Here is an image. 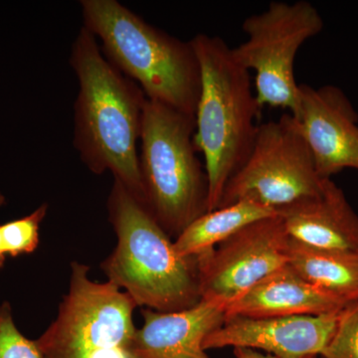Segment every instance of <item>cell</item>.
<instances>
[{
    "label": "cell",
    "instance_id": "6da1fadb",
    "mask_svg": "<svg viewBox=\"0 0 358 358\" xmlns=\"http://www.w3.org/2000/svg\"><path fill=\"white\" fill-rule=\"evenodd\" d=\"M70 65L79 84L74 105V147L92 173L114 180L145 204L138 143L147 96L103 55L98 39L82 26Z\"/></svg>",
    "mask_w": 358,
    "mask_h": 358
},
{
    "label": "cell",
    "instance_id": "7a4b0ae2",
    "mask_svg": "<svg viewBox=\"0 0 358 358\" xmlns=\"http://www.w3.org/2000/svg\"><path fill=\"white\" fill-rule=\"evenodd\" d=\"M107 207L117 237L100 265L108 282L128 293L138 308L174 313L199 305L197 257L179 256L147 205L120 181L113 183Z\"/></svg>",
    "mask_w": 358,
    "mask_h": 358
},
{
    "label": "cell",
    "instance_id": "3957f363",
    "mask_svg": "<svg viewBox=\"0 0 358 358\" xmlns=\"http://www.w3.org/2000/svg\"><path fill=\"white\" fill-rule=\"evenodd\" d=\"M190 41L201 76L194 143L204 157L212 211L218 208L228 181L249 157L262 108L250 71L235 60L232 48L221 37L199 33Z\"/></svg>",
    "mask_w": 358,
    "mask_h": 358
},
{
    "label": "cell",
    "instance_id": "277c9868",
    "mask_svg": "<svg viewBox=\"0 0 358 358\" xmlns=\"http://www.w3.org/2000/svg\"><path fill=\"white\" fill-rule=\"evenodd\" d=\"M86 27L105 57L143 90L148 100L195 117L200 67L192 41L150 24L117 0H81Z\"/></svg>",
    "mask_w": 358,
    "mask_h": 358
},
{
    "label": "cell",
    "instance_id": "5b68a950",
    "mask_svg": "<svg viewBox=\"0 0 358 358\" xmlns=\"http://www.w3.org/2000/svg\"><path fill=\"white\" fill-rule=\"evenodd\" d=\"M194 133L195 117L147 98L138 154L145 205L171 239L208 211Z\"/></svg>",
    "mask_w": 358,
    "mask_h": 358
},
{
    "label": "cell",
    "instance_id": "8992f818",
    "mask_svg": "<svg viewBox=\"0 0 358 358\" xmlns=\"http://www.w3.org/2000/svg\"><path fill=\"white\" fill-rule=\"evenodd\" d=\"M90 271L83 263H71L69 287L57 317L35 339L42 358H96L114 350L128 353L138 305L112 282L92 280Z\"/></svg>",
    "mask_w": 358,
    "mask_h": 358
},
{
    "label": "cell",
    "instance_id": "52a82bcc",
    "mask_svg": "<svg viewBox=\"0 0 358 358\" xmlns=\"http://www.w3.org/2000/svg\"><path fill=\"white\" fill-rule=\"evenodd\" d=\"M242 29L246 41L232 48L235 60L255 72V93L261 108H281L298 119L301 84L294 76L296 54L324 29V20L310 2L273 1L263 13L252 14Z\"/></svg>",
    "mask_w": 358,
    "mask_h": 358
},
{
    "label": "cell",
    "instance_id": "ba28073f",
    "mask_svg": "<svg viewBox=\"0 0 358 358\" xmlns=\"http://www.w3.org/2000/svg\"><path fill=\"white\" fill-rule=\"evenodd\" d=\"M320 178L298 120L289 113L259 124L249 157L228 181L220 207L252 200L282 209L320 196Z\"/></svg>",
    "mask_w": 358,
    "mask_h": 358
},
{
    "label": "cell",
    "instance_id": "9c48e42d",
    "mask_svg": "<svg viewBox=\"0 0 358 358\" xmlns=\"http://www.w3.org/2000/svg\"><path fill=\"white\" fill-rule=\"evenodd\" d=\"M289 236L281 216L250 224L197 257L201 301L224 308L288 264Z\"/></svg>",
    "mask_w": 358,
    "mask_h": 358
},
{
    "label": "cell",
    "instance_id": "30bf717a",
    "mask_svg": "<svg viewBox=\"0 0 358 358\" xmlns=\"http://www.w3.org/2000/svg\"><path fill=\"white\" fill-rule=\"evenodd\" d=\"M339 313L289 317H225L203 343L205 350L245 348L277 358L319 357L331 341Z\"/></svg>",
    "mask_w": 358,
    "mask_h": 358
},
{
    "label": "cell",
    "instance_id": "8fae6325",
    "mask_svg": "<svg viewBox=\"0 0 358 358\" xmlns=\"http://www.w3.org/2000/svg\"><path fill=\"white\" fill-rule=\"evenodd\" d=\"M296 120L320 178L331 179L346 169L358 171V114L343 90L301 84Z\"/></svg>",
    "mask_w": 358,
    "mask_h": 358
},
{
    "label": "cell",
    "instance_id": "7c38bea8",
    "mask_svg": "<svg viewBox=\"0 0 358 358\" xmlns=\"http://www.w3.org/2000/svg\"><path fill=\"white\" fill-rule=\"evenodd\" d=\"M143 324L128 348L129 358H209L205 338L225 320V308L201 301L188 310L159 313L143 308Z\"/></svg>",
    "mask_w": 358,
    "mask_h": 358
},
{
    "label": "cell",
    "instance_id": "4fadbf2b",
    "mask_svg": "<svg viewBox=\"0 0 358 358\" xmlns=\"http://www.w3.org/2000/svg\"><path fill=\"white\" fill-rule=\"evenodd\" d=\"M350 301L310 284L287 264L225 308V317L320 315L338 313Z\"/></svg>",
    "mask_w": 358,
    "mask_h": 358
},
{
    "label": "cell",
    "instance_id": "5bb4252c",
    "mask_svg": "<svg viewBox=\"0 0 358 358\" xmlns=\"http://www.w3.org/2000/svg\"><path fill=\"white\" fill-rule=\"evenodd\" d=\"M292 239L308 246L358 253V215L343 190L327 179L315 199L279 211Z\"/></svg>",
    "mask_w": 358,
    "mask_h": 358
},
{
    "label": "cell",
    "instance_id": "9a60e30c",
    "mask_svg": "<svg viewBox=\"0 0 358 358\" xmlns=\"http://www.w3.org/2000/svg\"><path fill=\"white\" fill-rule=\"evenodd\" d=\"M278 214L258 202L240 200L205 212L174 240V249L181 257L203 255L250 224Z\"/></svg>",
    "mask_w": 358,
    "mask_h": 358
},
{
    "label": "cell",
    "instance_id": "2e32d148",
    "mask_svg": "<svg viewBox=\"0 0 358 358\" xmlns=\"http://www.w3.org/2000/svg\"><path fill=\"white\" fill-rule=\"evenodd\" d=\"M288 264L310 284L350 303L358 301V253L315 248L289 237Z\"/></svg>",
    "mask_w": 358,
    "mask_h": 358
},
{
    "label": "cell",
    "instance_id": "e0dca14e",
    "mask_svg": "<svg viewBox=\"0 0 358 358\" xmlns=\"http://www.w3.org/2000/svg\"><path fill=\"white\" fill-rule=\"evenodd\" d=\"M47 212L48 204L44 203L25 217L0 225L6 256L26 255L38 248L40 225Z\"/></svg>",
    "mask_w": 358,
    "mask_h": 358
},
{
    "label": "cell",
    "instance_id": "ac0fdd59",
    "mask_svg": "<svg viewBox=\"0 0 358 358\" xmlns=\"http://www.w3.org/2000/svg\"><path fill=\"white\" fill-rule=\"evenodd\" d=\"M320 357L358 358V301L341 310L336 331Z\"/></svg>",
    "mask_w": 358,
    "mask_h": 358
},
{
    "label": "cell",
    "instance_id": "d6986e66",
    "mask_svg": "<svg viewBox=\"0 0 358 358\" xmlns=\"http://www.w3.org/2000/svg\"><path fill=\"white\" fill-rule=\"evenodd\" d=\"M0 358H42L35 341L16 327L8 301L0 305Z\"/></svg>",
    "mask_w": 358,
    "mask_h": 358
},
{
    "label": "cell",
    "instance_id": "ffe728a7",
    "mask_svg": "<svg viewBox=\"0 0 358 358\" xmlns=\"http://www.w3.org/2000/svg\"><path fill=\"white\" fill-rule=\"evenodd\" d=\"M235 358H277L273 355L251 350V348H233ZM306 358H317V357H308Z\"/></svg>",
    "mask_w": 358,
    "mask_h": 358
},
{
    "label": "cell",
    "instance_id": "44dd1931",
    "mask_svg": "<svg viewBox=\"0 0 358 358\" xmlns=\"http://www.w3.org/2000/svg\"><path fill=\"white\" fill-rule=\"evenodd\" d=\"M96 358H129L128 353L122 350H110L103 353V355H99Z\"/></svg>",
    "mask_w": 358,
    "mask_h": 358
},
{
    "label": "cell",
    "instance_id": "7402d4cb",
    "mask_svg": "<svg viewBox=\"0 0 358 358\" xmlns=\"http://www.w3.org/2000/svg\"><path fill=\"white\" fill-rule=\"evenodd\" d=\"M6 256L4 254L3 242H2L1 231H0V257Z\"/></svg>",
    "mask_w": 358,
    "mask_h": 358
},
{
    "label": "cell",
    "instance_id": "603a6c76",
    "mask_svg": "<svg viewBox=\"0 0 358 358\" xmlns=\"http://www.w3.org/2000/svg\"><path fill=\"white\" fill-rule=\"evenodd\" d=\"M6 196H4L3 194H2L1 192H0V207L3 206L4 204H6Z\"/></svg>",
    "mask_w": 358,
    "mask_h": 358
},
{
    "label": "cell",
    "instance_id": "cb8c5ba5",
    "mask_svg": "<svg viewBox=\"0 0 358 358\" xmlns=\"http://www.w3.org/2000/svg\"><path fill=\"white\" fill-rule=\"evenodd\" d=\"M4 263H6V256L0 257V270L3 267Z\"/></svg>",
    "mask_w": 358,
    "mask_h": 358
}]
</instances>
